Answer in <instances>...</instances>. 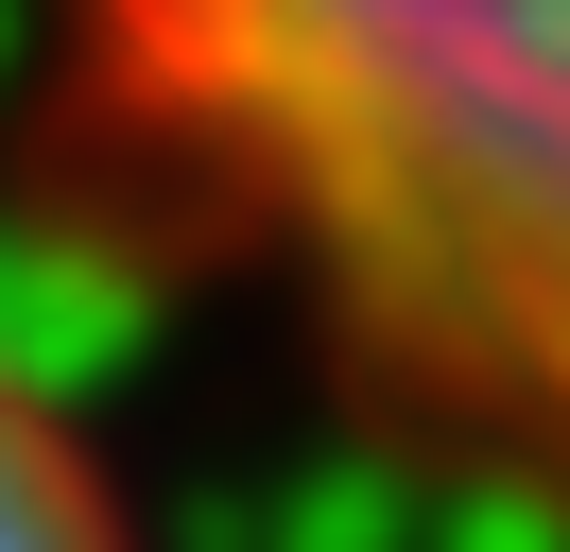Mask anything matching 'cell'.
Segmentation results:
<instances>
[{
    "mask_svg": "<svg viewBox=\"0 0 570 552\" xmlns=\"http://www.w3.org/2000/svg\"><path fill=\"white\" fill-rule=\"evenodd\" d=\"M0 552H156L121 448L87 432V414L52 397L18 345H0Z\"/></svg>",
    "mask_w": 570,
    "mask_h": 552,
    "instance_id": "obj_2",
    "label": "cell"
},
{
    "mask_svg": "<svg viewBox=\"0 0 570 552\" xmlns=\"http://www.w3.org/2000/svg\"><path fill=\"white\" fill-rule=\"evenodd\" d=\"M0 207L570 552V0H36Z\"/></svg>",
    "mask_w": 570,
    "mask_h": 552,
    "instance_id": "obj_1",
    "label": "cell"
}]
</instances>
